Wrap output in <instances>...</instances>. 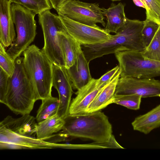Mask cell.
Instances as JSON below:
<instances>
[{
  "mask_svg": "<svg viewBox=\"0 0 160 160\" xmlns=\"http://www.w3.org/2000/svg\"><path fill=\"white\" fill-rule=\"evenodd\" d=\"M141 98V97L136 94L114 95L112 103L137 110L140 108Z\"/></svg>",
  "mask_w": 160,
  "mask_h": 160,
  "instance_id": "cell-24",
  "label": "cell"
},
{
  "mask_svg": "<svg viewBox=\"0 0 160 160\" xmlns=\"http://www.w3.org/2000/svg\"><path fill=\"white\" fill-rule=\"evenodd\" d=\"M50 10H44L38 14L44 38V45L42 50L53 64L65 67L58 34L66 31L59 15L52 13Z\"/></svg>",
  "mask_w": 160,
  "mask_h": 160,
  "instance_id": "cell-7",
  "label": "cell"
},
{
  "mask_svg": "<svg viewBox=\"0 0 160 160\" xmlns=\"http://www.w3.org/2000/svg\"><path fill=\"white\" fill-rule=\"evenodd\" d=\"M141 52L146 58L160 62V25L149 44Z\"/></svg>",
  "mask_w": 160,
  "mask_h": 160,
  "instance_id": "cell-23",
  "label": "cell"
},
{
  "mask_svg": "<svg viewBox=\"0 0 160 160\" xmlns=\"http://www.w3.org/2000/svg\"><path fill=\"white\" fill-rule=\"evenodd\" d=\"M97 82V79L92 78L87 84L78 90L76 97L71 101L69 114H86L88 106L103 87H98Z\"/></svg>",
  "mask_w": 160,
  "mask_h": 160,
  "instance_id": "cell-13",
  "label": "cell"
},
{
  "mask_svg": "<svg viewBox=\"0 0 160 160\" xmlns=\"http://www.w3.org/2000/svg\"><path fill=\"white\" fill-rule=\"evenodd\" d=\"M9 0H0V41L5 47L12 44L16 34Z\"/></svg>",
  "mask_w": 160,
  "mask_h": 160,
  "instance_id": "cell-14",
  "label": "cell"
},
{
  "mask_svg": "<svg viewBox=\"0 0 160 160\" xmlns=\"http://www.w3.org/2000/svg\"><path fill=\"white\" fill-rule=\"evenodd\" d=\"M160 25L153 21L146 19L141 31V35L143 43L147 47L155 35Z\"/></svg>",
  "mask_w": 160,
  "mask_h": 160,
  "instance_id": "cell-27",
  "label": "cell"
},
{
  "mask_svg": "<svg viewBox=\"0 0 160 160\" xmlns=\"http://www.w3.org/2000/svg\"><path fill=\"white\" fill-rule=\"evenodd\" d=\"M13 75L9 77L3 104L15 114H29L37 100L33 87L23 65V57L15 60Z\"/></svg>",
  "mask_w": 160,
  "mask_h": 160,
  "instance_id": "cell-4",
  "label": "cell"
},
{
  "mask_svg": "<svg viewBox=\"0 0 160 160\" xmlns=\"http://www.w3.org/2000/svg\"><path fill=\"white\" fill-rule=\"evenodd\" d=\"M29 114L18 118L8 116L0 123V143L17 149L29 148L35 142L38 123Z\"/></svg>",
  "mask_w": 160,
  "mask_h": 160,
  "instance_id": "cell-5",
  "label": "cell"
},
{
  "mask_svg": "<svg viewBox=\"0 0 160 160\" xmlns=\"http://www.w3.org/2000/svg\"><path fill=\"white\" fill-rule=\"evenodd\" d=\"M52 86L59 95V105L57 115L64 119L68 114L73 93L72 82L64 66L53 64Z\"/></svg>",
  "mask_w": 160,
  "mask_h": 160,
  "instance_id": "cell-12",
  "label": "cell"
},
{
  "mask_svg": "<svg viewBox=\"0 0 160 160\" xmlns=\"http://www.w3.org/2000/svg\"><path fill=\"white\" fill-rule=\"evenodd\" d=\"M146 10V19L160 25V0H139Z\"/></svg>",
  "mask_w": 160,
  "mask_h": 160,
  "instance_id": "cell-25",
  "label": "cell"
},
{
  "mask_svg": "<svg viewBox=\"0 0 160 160\" xmlns=\"http://www.w3.org/2000/svg\"><path fill=\"white\" fill-rule=\"evenodd\" d=\"M120 71V77L141 78L160 76V62L144 58L141 52L126 50L115 53Z\"/></svg>",
  "mask_w": 160,
  "mask_h": 160,
  "instance_id": "cell-8",
  "label": "cell"
},
{
  "mask_svg": "<svg viewBox=\"0 0 160 160\" xmlns=\"http://www.w3.org/2000/svg\"><path fill=\"white\" fill-rule=\"evenodd\" d=\"M136 94L142 98L160 97V80L154 78L120 77L114 95Z\"/></svg>",
  "mask_w": 160,
  "mask_h": 160,
  "instance_id": "cell-11",
  "label": "cell"
},
{
  "mask_svg": "<svg viewBox=\"0 0 160 160\" xmlns=\"http://www.w3.org/2000/svg\"><path fill=\"white\" fill-rule=\"evenodd\" d=\"M58 34L65 67L68 69L75 63L79 52L82 50L81 45L67 32H59Z\"/></svg>",
  "mask_w": 160,
  "mask_h": 160,
  "instance_id": "cell-19",
  "label": "cell"
},
{
  "mask_svg": "<svg viewBox=\"0 0 160 160\" xmlns=\"http://www.w3.org/2000/svg\"><path fill=\"white\" fill-rule=\"evenodd\" d=\"M63 119L57 114L38 123L36 137L40 140L47 141L54 133L62 130Z\"/></svg>",
  "mask_w": 160,
  "mask_h": 160,
  "instance_id": "cell-20",
  "label": "cell"
},
{
  "mask_svg": "<svg viewBox=\"0 0 160 160\" xmlns=\"http://www.w3.org/2000/svg\"><path fill=\"white\" fill-rule=\"evenodd\" d=\"M23 53V67L37 100L52 96L53 63L34 44L30 45Z\"/></svg>",
  "mask_w": 160,
  "mask_h": 160,
  "instance_id": "cell-3",
  "label": "cell"
},
{
  "mask_svg": "<svg viewBox=\"0 0 160 160\" xmlns=\"http://www.w3.org/2000/svg\"><path fill=\"white\" fill-rule=\"evenodd\" d=\"M144 21L127 18L124 25L108 41L97 44L81 45L88 62L89 63L103 56L122 51H143L146 48L141 33Z\"/></svg>",
  "mask_w": 160,
  "mask_h": 160,
  "instance_id": "cell-1",
  "label": "cell"
},
{
  "mask_svg": "<svg viewBox=\"0 0 160 160\" xmlns=\"http://www.w3.org/2000/svg\"><path fill=\"white\" fill-rule=\"evenodd\" d=\"M12 3L20 4L36 14H38L52 7L49 0H9Z\"/></svg>",
  "mask_w": 160,
  "mask_h": 160,
  "instance_id": "cell-22",
  "label": "cell"
},
{
  "mask_svg": "<svg viewBox=\"0 0 160 160\" xmlns=\"http://www.w3.org/2000/svg\"><path fill=\"white\" fill-rule=\"evenodd\" d=\"M107 23L104 29L109 33H116L125 24L127 18L124 12V5L121 2L112 3L108 8H102Z\"/></svg>",
  "mask_w": 160,
  "mask_h": 160,
  "instance_id": "cell-17",
  "label": "cell"
},
{
  "mask_svg": "<svg viewBox=\"0 0 160 160\" xmlns=\"http://www.w3.org/2000/svg\"><path fill=\"white\" fill-rule=\"evenodd\" d=\"M0 66L9 76L13 75L15 68L14 60L8 53L5 47L0 43Z\"/></svg>",
  "mask_w": 160,
  "mask_h": 160,
  "instance_id": "cell-26",
  "label": "cell"
},
{
  "mask_svg": "<svg viewBox=\"0 0 160 160\" xmlns=\"http://www.w3.org/2000/svg\"><path fill=\"white\" fill-rule=\"evenodd\" d=\"M59 105V99L52 96L42 100V103L36 116L37 122L50 117L57 113Z\"/></svg>",
  "mask_w": 160,
  "mask_h": 160,
  "instance_id": "cell-21",
  "label": "cell"
},
{
  "mask_svg": "<svg viewBox=\"0 0 160 160\" xmlns=\"http://www.w3.org/2000/svg\"><path fill=\"white\" fill-rule=\"evenodd\" d=\"M134 130L147 134L160 127V104L135 118L132 122Z\"/></svg>",
  "mask_w": 160,
  "mask_h": 160,
  "instance_id": "cell-18",
  "label": "cell"
},
{
  "mask_svg": "<svg viewBox=\"0 0 160 160\" xmlns=\"http://www.w3.org/2000/svg\"><path fill=\"white\" fill-rule=\"evenodd\" d=\"M119 70V66L117 65L104 74L97 79V86L101 88L104 87L112 80Z\"/></svg>",
  "mask_w": 160,
  "mask_h": 160,
  "instance_id": "cell-29",
  "label": "cell"
},
{
  "mask_svg": "<svg viewBox=\"0 0 160 160\" xmlns=\"http://www.w3.org/2000/svg\"><path fill=\"white\" fill-rule=\"evenodd\" d=\"M58 15L67 33L81 45L102 43L112 38V35L98 26H88L73 20L66 16Z\"/></svg>",
  "mask_w": 160,
  "mask_h": 160,
  "instance_id": "cell-10",
  "label": "cell"
},
{
  "mask_svg": "<svg viewBox=\"0 0 160 160\" xmlns=\"http://www.w3.org/2000/svg\"><path fill=\"white\" fill-rule=\"evenodd\" d=\"M9 76L0 68V102L3 103L8 87Z\"/></svg>",
  "mask_w": 160,
  "mask_h": 160,
  "instance_id": "cell-28",
  "label": "cell"
},
{
  "mask_svg": "<svg viewBox=\"0 0 160 160\" xmlns=\"http://www.w3.org/2000/svg\"><path fill=\"white\" fill-rule=\"evenodd\" d=\"M56 11L58 15L66 16L86 25L97 27V24L100 23L104 27L106 26L102 8L96 3L70 0L64 3Z\"/></svg>",
  "mask_w": 160,
  "mask_h": 160,
  "instance_id": "cell-9",
  "label": "cell"
},
{
  "mask_svg": "<svg viewBox=\"0 0 160 160\" xmlns=\"http://www.w3.org/2000/svg\"><path fill=\"white\" fill-rule=\"evenodd\" d=\"M12 18L16 27L17 36L14 41L7 51L14 60L34 41L37 34L36 14L32 11L19 4H11Z\"/></svg>",
  "mask_w": 160,
  "mask_h": 160,
  "instance_id": "cell-6",
  "label": "cell"
},
{
  "mask_svg": "<svg viewBox=\"0 0 160 160\" xmlns=\"http://www.w3.org/2000/svg\"><path fill=\"white\" fill-rule=\"evenodd\" d=\"M89 64L82 50L79 52L74 64L67 69L73 88L78 90L92 79Z\"/></svg>",
  "mask_w": 160,
  "mask_h": 160,
  "instance_id": "cell-15",
  "label": "cell"
},
{
  "mask_svg": "<svg viewBox=\"0 0 160 160\" xmlns=\"http://www.w3.org/2000/svg\"><path fill=\"white\" fill-rule=\"evenodd\" d=\"M70 0H49L52 8L56 11L66 2Z\"/></svg>",
  "mask_w": 160,
  "mask_h": 160,
  "instance_id": "cell-30",
  "label": "cell"
},
{
  "mask_svg": "<svg viewBox=\"0 0 160 160\" xmlns=\"http://www.w3.org/2000/svg\"><path fill=\"white\" fill-rule=\"evenodd\" d=\"M64 120L62 132L68 137L104 142L108 141L112 135V125L108 117L99 111L82 114H68Z\"/></svg>",
  "mask_w": 160,
  "mask_h": 160,
  "instance_id": "cell-2",
  "label": "cell"
},
{
  "mask_svg": "<svg viewBox=\"0 0 160 160\" xmlns=\"http://www.w3.org/2000/svg\"><path fill=\"white\" fill-rule=\"evenodd\" d=\"M120 77L119 70L112 80L102 88L89 105L86 114L100 111L112 103L116 87Z\"/></svg>",
  "mask_w": 160,
  "mask_h": 160,
  "instance_id": "cell-16",
  "label": "cell"
},
{
  "mask_svg": "<svg viewBox=\"0 0 160 160\" xmlns=\"http://www.w3.org/2000/svg\"><path fill=\"white\" fill-rule=\"evenodd\" d=\"M112 1H121V0H111Z\"/></svg>",
  "mask_w": 160,
  "mask_h": 160,
  "instance_id": "cell-31",
  "label": "cell"
}]
</instances>
